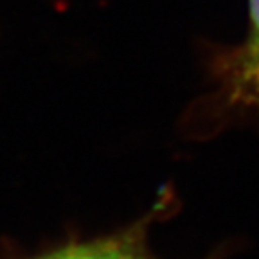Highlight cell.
<instances>
[{
    "label": "cell",
    "mask_w": 259,
    "mask_h": 259,
    "mask_svg": "<svg viewBox=\"0 0 259 259\" xmlns=\"http://www.w3.org/2000/svg\"><path fill=\"white\" fill-rule=\"evenodd\" d=\"M202 113L207 124L259 115V0H250L247 40L222 58L216 69V90L203 103Z\"/></svg>",
    "instance_id": "obj_1"
},
{
    "label": "cell",
    "mask_w": 259,
    "mask_h": 259,
    "mask_svg": "<svg viewBox=\"0 0 259 259\" xmlns=\"http://www.w3.org/2000/svg\"><path fill=\"white\" fill-rule=\"evenodd\" d=\"M36 259H157L146 245V222L117 234L76 243Z\"/></svg>",
    "instance_id": "obj_2"
}]
</instances>
